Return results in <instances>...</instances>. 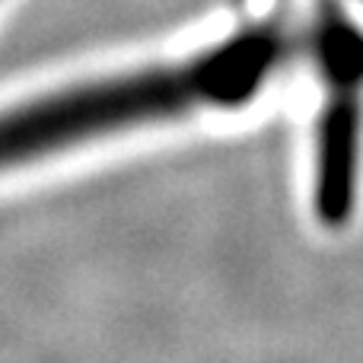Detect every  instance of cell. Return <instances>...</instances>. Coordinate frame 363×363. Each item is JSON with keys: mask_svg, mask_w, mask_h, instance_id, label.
Here are the masks:
<instances>
[{"mask_svg": "<svg viewBox=\"0 0 363 363\" xmlns=\"http://www.w3.org/2000/svg\"><path fill=\"white\" fill-rule=\"evenodd\" d=\"M303 42L262 23L172 64H150L35 96L0 112V172L147 121L198 108H236L287 64Z\"/></svg>", "mask_w": 363, "mask_h": 363, "instance_id": "1", "label": "cell"}]
</instances>
